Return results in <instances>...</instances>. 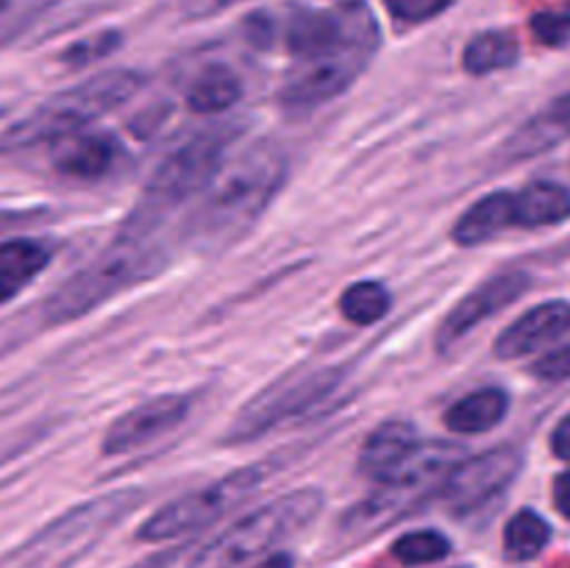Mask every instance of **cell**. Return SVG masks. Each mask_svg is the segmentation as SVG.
<instances>
[{
	"label": "cell",
	"instance_id": "f1b7e54d",
	"mask_svg": "<svg viewBox=\"0 0 570 568\" xmlns=\"http://www.w3.org/2000/svg\"><path fill=\"white\" fill-rule=\"evenodd\" d=\"M454 0H384L390 14L401 22H426L443 14Z\"/></svg>",
	"mask_w": 570,
	"mask_h": 568
},
{
	"label": "cell",
	"instance_id": "277c9868",
	"mask_svg": "<svg viewBox=\"0 0 570 568\" xmlns=\"http://www.w3.org/2000/svg\"><path fill=\"white\" fill-rule=\"evenodd\" d=\"M139 89H142V76L134 70H106L98 76H89L83 84L53 95L39 109L22 117L17 126L6 131L0 145L3 148H28V145L39 143H59L70 134H78L98 117L120 109Z\"/></svg>",
	"mask_w": 570,
	"mask_h": 568
},
{
	"label": "cell",
	"instance_id": "5bb4252c",
	"mask_svg": "<svg viewBox=\"0 0 570 568\" xmlns=\"http://www.w3.org/2000/svg\"><path fill=\"white\" fill-rule=\"evenodd\" d=\"M570 329V304L568 301H546V304L534 306L527 315L518 317L507 332L499 334L495 340V354L501 360H515V356H527L532 351L543 349L551 340L562 337Z\"/></svg>",
	"mask_w": 570,
	"mask_h": 568
},
{
	"label": "cell",
	"instance_id": "83f0119b",
	"mask_svg": "<svg viewBox=\"0 0 570 568\" xmlns=\"http://www.w3.org/2000/svg\"><path fill=\"white\" fill-rule=\"evenodd\" d=\"M120 42H122V37L117 31L92 33V37L72 42L70 48L61 53V61H65L70 70H78V67L92 65V61H100V59H106V56H111L117 48H120Z\"/></svg>",
	"mask_w": 570,
	"mask_h": 568
},
{
	"label": "cell",
	"instance_id": "3957f363",
	"mask_svg": "<svg viewBox=\"0 0 570 568\" xmlns=\"http://www.w3.org/2000/svg\"><path fill=\"white\" fill-rule=\"evenodd\" d=\"M379 48V26L367 6L345 3V28L321 53L301 59L278 89V104L289 111L317 109L343 95L371 65Z\"/></svg>",
	"mask_w": 570,
	"mask_h": 568
},
{
	"label": "cell",
	"instance_id": "7a4b0ae2",
	"mask_svg": "<svg viewBox=\"0 0 570 568\" xmlns=\"http://www.w3.org/2000/svg\"><path fill=\"white\" fill-rule=\"evenodd\" d=\"M165 265V251L150 237L148 226L128 223L126 232L106 251H100L89 265L72 273L59 290L45 298L42 317L50 326L78 321L104 301L115 298L122 290L137 287L145 278L156 276Z\"/></svg>",
	"mask_w": 570,
	"mask_h": 568
},
{
	"label": "cell",
	"instance_id": "4fadbf2b",
	"mask_svg": "<svg viewBox=\"0 0 570 568\" xmlns=\"http://www.w3.org/2000/svg\"><path fill=\"white\" fill-rule=\"evenodd\" d=\"M137 501V493H109L100 496V499L81 505L78 510H72L70 516L61 518L59 523L48 529L42 535V549L45 551H76L81 549V543L87 546L89 540L98 538L106 527L117 521L122 512H128Z\"/></svg>",
	"mask_w": 570,
	"mask_h": 568
},
{
	"label": "cell",
	"instance_id": "603a6c76",
	"mask_svg": "<svg viewBox=\"0 0 570 568\" xmlns=\"http://www.w3.org/2000/svg\"><path fill=\"white\" fill-rule=\"evenodd\" d=\"M570 134V95L568 98L557 100L546 115L534 117L532 123L521 128V131L512 137L510 154L512 156H532L540 154L549 145L560 143Z\"/></svg>",
	"mask_w": 570,
	"mask_h": 568
},
{
	"label": "cell",
	"instance_id": "ffe728a7",
	"mask_svg": "<svg viewBox=\"0 0 570 568\" xmlns=\"http://www.w3.org/2000/svg\"><path fill=\"white\" fill-rule=\"evenodd\" d=\"M512 198H515V226H551L570 215V193L560 184L534 182L521 193H512Z\"/></svg>",
	"mask_w": 570,
	"mask_h": 568
},
{
	"label": "cell",
	"instance_id": "52a82bcc",
	"mask_svg": "<svg viewBox=\"0 0 570 568\" xmlns=\"http://www.w3.org/2000/svg\"><path fill=\"white\" fill-rule=\"evenodd\" d=\"M234 139H237V128L217 126L195 134L193 139L170 150L150 173L142 193V206L131 223L150 228V217L209 187L217 173L226 167V154Z\"/></svg>",
	"mask_w": 570,
	"mask_h": 568
},
{
	"label": "cell",
	"instance_id": "9a60e30c",
	"mask_svg": "<svg viewBox=\"0 0 570 568\" xmlns=\"http://www.w3.org/2000/svg\"><path fill=\"white\" fill-rule=\"evenodd\" d=\"M417 432L410 421H384L373 429L360 449V473L373 484L387 482L415 454Z\"/></svg>",
	"mask_w": 570,
	"mask_h": 568
},
{
	"label": "cell",
	"instance_id": "5b68a950",
	"mask_svg": "<svg viewBox=\"0 0 570 568\" xmlns=\"http://www.w3.org/2000/svg\"><path fill=\"white\" fill-rule=\"evenodd\" d=\"M323 510V493L317 488H301L267 501L259 510L248 512L237 523L206 543L189 560L187 568H239L254 557L265 555L278 540L289 538L298 529L309 527Z\"/></svg>",
	"mask_w": 570,
	"mask_h": 568
},
{
	"label": "cell",
	"instance_id": "f546056e",
	"mask_svg": "<svg viewBox=\"0 0 570 568\" xmlns=\"http://www.w3.org/2000/svg\"><path fill=\"white\" fill-rule=\"evenodd\" d=\"M534 37L543 45H566L570 39V9L568 11H540L532 20Z\"/></svg>",
	"mask_w": 570,
	"mask_h": 568
},
{
	"label": "cell",
	"instance_id": "d6986e66",
	"mask_svg": "<svg viewBox=\"0 0 570 568\" xmlns=\"http://www.w3.org/2000/svg\"><path fill=\"white\" fill-rule=\"evenodd\" d=\"M507 407H510V399H507L504 390H473L471 395L454 401L445 410V427L456 434H482L499 427L501 418L507 415Z\"/></svg>",
	"mask_w": 570,
	"mask_h": 568
},
{
	"label": "cell",
	"instance_id": "1f68e13d",
	"mask_svg": "<svg viewBox=\"0 0 570 568\" xmlns=\"http://www.w3.org/2000/svg\"><path fill=\"white\" fill-rule=\"evenodd\" d=\"M237 3H245V0H184L181 9L184 17H189V20H206V17L220 14V11H228Z\"/></svg>",
	"mask_w": 570,
	"mask_h": 568
},
{
	"label": "cell",
	"instance_id": "4dcf8cb0",
	"mask_svg": "<svg viewBox=\"0 0 570 568\" xmlns=\"http://www.w3.org/2000/svg\"><path fill=\"white\" fill-rule=\"evenodd\" d=\"M534 376L546 379V382H560V379L570 376V345H562V349L549 351L546 356H540L532 365Z\"/></svg>",
	"mask_w": 570,
	"mask_h": 568
},
{
	"label": "cell",
	"instance_id": "e575fe53",
	"mask_svg": "<svg viewBox=\"0 0 570 568\" xmlns=\"http://www.w3.org/2000/svg\"><path fill=\"white\" fill-rule=\"evenodd\" d=\"M259 568H289V557L287 555H273L262 562Z\"/></svg>",
	"mask_w": 570,
	"mask_h": 568
},
{
	"label": "cell",
	"instance_id": "30bf717a",
	"mask_svg": "<svg viewBox=\"0 0 570 568\" xmlns=\"http://www.w3.org/2000/svg\"><path fill=\"white\" fill-rule=\"evenodd\" d=\"M521 471V454L512 445L490 449L484 454L456 462L440 484V496L454 512H471L488 505Z\"/></svg>",
	"mask_w": 570,
	"mask_h": 568
},
{
	"label": "cell",
	"instance_id": "8fae6325",
	"mask_svg": "<svg viewBox=\"0 0 570 568\" xmlns=\"http://www.w3.org/2000/svg\"><path fill=\"white\" fill-rule=\"evenodd\" d=\"M193 410V399L187 395H156V399L142 401L134 410L122 412L104 434L100 451L106 457H120L128 451H137L150 445L154 440L165 438L173 429L181 427Z\"/></svg>",
	"mask_w": 570,
	"mask_h": 568
},
{
	"label": "cell",
	"instance_id": "6da1fadb",
	"mask_svg": "<svg viewBox=\"0 0 570 568\" xmlns=\"http://www.w3.org/2000/svg\"><path fill=\"white\" fill-rule=\"evenodd\" d=\"M287 178V159L271 145L245 150L209 184V195L193 215V239L220 251L243 239L259 223Z\"/></svg>",
	"mask_w": 570,
	"mask_h": 568
},
{
	"label": "cell",
	"instance_id": "9c48e42d",
	"mask_svg": "<svg viewBox=\"0 0 570 568\" xmlns=\"http://www.w3.org/2000/svg\"><path fill=\"white\" fill-rule=\"evenodd\" d=\"M343 368H321V371L289 373L271 388L256 393L243 410L234 415L226 432V443H254L273 429L284 427L293 418L304 415L312 407L326 401L343 382Z\"/></svg>",
	"mask_w": 570,
	"mask_h": 568
},
{
	"label": "cell",
	"instance_id": "836d02e7",
	"mask_svg": "<svg viewBox=\"0 0 570 568\" xmlns=\"http://www.w3.org/2000/svg\"><path fill=\"white\" fill-rule=\"evenodd\" d=\"M554 501H557V510H560L566 518H570V471L562 473V477H557Z\"/></svg>",
	"mask_w": 570,
	"mask_h": 568
},
{
	"label": "cell",
	"instance_id": "2e32d148",
	"mask_svg": "<svg viewBox=\"0 0 570 568\" xmlns=\"http://www.w3.org/2000/svg\"><path fill=\"white\" fill-rule=\"evenodd\" d=\"M120 159V143L111 134H70L53 150V167L70 178H100Z\"/></svg>",
	"mask_w": 570,
	"mask_h": 568
},
{
	"label": "cell",
	"instance_id": "d4e9b609",
	"mask_svg": "<svg viewBox=\"0 0 570 568\" xmlns=\"http://www.w3.org/2000/svg\"><path fill=\"white\" fill-rule=\"evenodd\" d=\"M551 538V529L534 510H521L504 529V551L512 560H529L540 555Z\"/></svg>",
	"mask_w": 570,
	"mask_h": 568
},
{
	"label": "cell",
	"instance_id": "44dd1931",
	"mask_svg": "<svg viewBox=\"0 0 570 568\" xmlns=\"http://www.w3.org/2000/svg\"><path fill=\"white\" fill-rule=\"evenodd\" d=\"M243 98V81L226 65H212L195 76L187 89V106L198 115H217Z\"/></svg>",
	"mask_w": 570,
	"mask_h": 568
},
{
	"label": "cell",
	"instance_id": "7402d4cb",
	"mask_svg": "<svg viewBox=\"0 0 570 568\" xmlns=\"http://www.w3.org/2000/svg\"><path fill=\"white\" fill-rule=\"evenodd\" d=\"M521 56V45L510 31L476 33L462 50V67L471 76H490L495 70H507Z\"/></svg>",
	"mask_w": 570,
	"mask_h": 568
},
{
	"label": "cell",
	"instance_id": "7c38bea8",
	"mask_svg": "<svg viewBox=\"0 0 570 568\" xmlns=\"http://www.w3.org/2000/svg\"><path fill=\"white\" fill-rule=\"evenodd\" d=\"M529 287L527 273H499V276L488 278V282L479 284L473 293H468L449 315L443 317L438 329V349L449 351L451 345L460 343L465 334H471L473 329L482 321H488L490 315H495L499 310H504L507 304L521 298Z\"/></svg>",
	"mask_w": 570,
	"mask_h": 568
},
{
	"label": "cell",
	"instance_id": "ba28073f",
	"mask_svg": "<svg viewBox=\"0 0 570 568\" xmlns=\"http://www.w3.org/2000/svg\"><path fill=\"white\" fill-rule=\"evenodd\" d=\"M273 473L271 462H254L239 471L226 473L217 482L206 484V488L184 493L181 499L170 501L161 507L159 512L148 518L139 527L137 538L150 540V543H161V540L181 538V535L195 532V529L209 527L212 521L226 516L228 510L243 505L250 493H256L262 482Z\"/></svg>",
	"mask_w": 570,
	"mask_h": 568
},
{
	"label": "cell",
	"instance_id": "8992f818",
	"mask_svg": "<svg viewBox=\"0 0 570 568\" xmlns=\"http://www.w3.org/2000/svg\"><path fill=\"white\" fill-rule=\"evenodd\" d=\"M462 460V449L454 443H417L415 454L401 466L395 477L379 484L371 499L360 501L345 516L343 532L351 538H365L371 532H382L387 523L399 521L410 510H415L423 499L440 493L445 473Z\"/></svg>",
	"mask_w": 570,
	"mask_h": 568
},
{
	"label": "cell",
	"instance_id": "484cf974",
	"mask_svg": "<svg viewBox=\"0 0 570 568\" xmlns=\"http://www.w3.org/2000/svg\"><path fill=\"white\" fill-rule=\"evenodd\" d=\"M451 551V543L445 535L434 532V529H417V532H406L395 540L393 555L399 557L404 566H426V562L443 560Z\"/></svg>",
	"mask_w": 570,
	"mask_h": 568
},
{
	"label": "cell",
	"instance_id": "cb8c5ba5",
	"mask_svg": "<svg viewBox=\"0 0 570 568\" xmlns=\"http://www.w3.org/2000/svg\"><path fill=\"white\" fill-rule=\"evenodd\" d=\"M393 295L379 282H356L340 295V312L354 326H373L390 312Z\"/></svg>",
	"mask_w": 570,
	"mask_h": 568
},
{
	"label": "cell",
	"instance_id": "ac0fdd59",
	"mask_svg": "<svg viewBox=\"0 0 570 568\" xmlns=\"http://www.w3.org/2000/svg\"><path fill=\"white\" fill-rule=\"evenodd\" d=\"M50 248L39 239H6L0 243V304L11 301L48 267Z\"/></svg>",
	"mask_w": 570,
	"mask_h": 568
},
{
	"label": "cell",
	"instance_id": "d6a6232c",
	"mask_svg": "<svg viewBox=\"0 0 570 568\" xmlns=\"http://www.w3.org/2000/svg\"><path fill=\"white\" fill-rule=\"evenodd\" d=\"M551 445H554V454L570 462V415L562 418L560 427L551 434Z\"/></svg>",
	"mask_w": 570,
	"mask_h": 568
},
{
	"label": "cell",
	"instance_id": "4316f807",
	"mask_svg": "<svg viewBox=\"0 0 570 568\" xmlns=\"http://www.w3.org/2000/svg\"><path fill=\"white\" fill-rule=\"evenodd\" d=\"M56 0H0V48L14 42Z\"/></svg>",
	"mask_w": 570,
	"mask_h": 568
},
{
	"label": "cell",
	"instance_id": "e0dca14e",
	"mask_svg": "<svg viewBox=\"0 0 570 568\" xmlns=\"http://www.w3.org/2000/svg\"><path fill=\"white\" fill-rule=\"evenodd\" d=\"M515 226V198L512 193H490L468 206L460 221L451 228V237L460 245H482L488 239L499 237L501 232Z\"/></svg>",
	"mask_w": 570,
	"mask_h": 568
}]
</instances>
